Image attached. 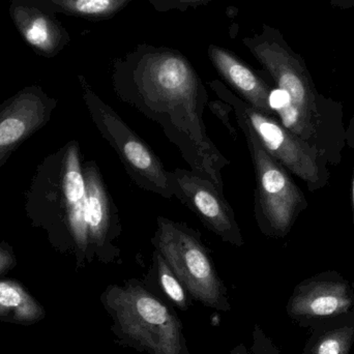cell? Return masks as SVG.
I'll return each mask as SVG.
<instances>
[{
  "label": "cell",
  "mask_w": 354,
  "mask_h": 354,
  "mask_svg": "<svg viewBox=\"0 0 354 354\" xmlns=\"http://www.w3.org/2000/svg\"><path fill=\"white\" fill-rule=\"evenodd\" d=\"M118 100L161 127L191 171L224 195L223 170L230 164L206 132L209 97L203 81L178 50L140 44L112 62Z\"/></svg>",
  "instance_id": "obj_1"
},
{
  "label": "cell",
  "mask_w": 354,
  "mask_h": 354,
  "mask_svg": "<svg viewBox=\"0 0 354 354\" xmlns=\"http://www.w3.org/2000/svg\"><path fill=\"white\" fill-rule=\"evenodd\" d=\"M243 43L276 83L270 103L279 122L317 149L330 165L340 164L347 145L342 108L318 93L305 59L268 24Z\"/></svg>",
  "instance_id": "obj_2"
},
{
  "label": "cell",
  "mask_w": 354,
  "mask_h": 354,
  "mask_svg": "<svg viewBox=\"0 0 354 354\" xmlns=\"http://www.w3.org/2000/svg\"><path fill=\"white\" fill-rule=\"evenodd\" d=\"M101 303L120 344L147 354H189L174 310L140 281L109 285Z\"/></svg>",
  "instance_id": "obj_3"
},
{
  "label": "cell",
  "mask_w": 354,
  "mask_h": 354,
  "mask_svg": "<svg viewBox=\"0 0 354 354\" xmlns=\"http://www.w3.org/2000/svg\"><path fill=\"white\" fill-rule=\"evenodd\" d=\"M151 243L192 299L216 311H230L228 291L198 231L183 223L159 216Z\"/></svg>",
  "instance_id": "obj_4"
},
{
  "label": "cell",
  "mask_w": 354,
  "mask_h": 354,
  "mask_svg": "<svg viewBox=\"0 0 354 354\" xmlns=\"http://www.w3.org/2000/svg\"><path fill=\"white\" fill-rule=\"evenodd\" d=\"M209 86L218 99L232 106L235 118H241L249 126L266 153L301 178L310 192L318 191L328 185L330 162L317 149L287 130L278 118L253 109L222 81H212Z\"/></svg>",
  "instance_id": "obj_5"
},
{
  "label": "cell",
  "mask_w": 354,
  "mask_h": 354,
  "mask_svg": "<svg viewBox=\"0 0 354 354\" xmlns=\"http://www.w3.org/2000/svg\"><path fill=\"white\" fill-rule=\"evenodd\" d=\"M235 118L247 140L255 172L254 214L258 228L266 236L284 239L308 207L307 199L288 170L266 153L243 120Z\"/></svg>",
  "instance_id": "obj_6"
},
{
  "label": "cell",
  "mask_w": 354,
  "mask_h": 354,
  "mask_svg": "<svg viewBox=\"0 0 354 354\" xmlns=\"http://www.w3.org/2000/svg\"><path fill=\"white\" fill-rule=\"evenodd\" d=\"M79 80L93 124L102 137L114 149L135 185L165 199L174 198L169 170L166 169L161 160L124 122L115 110L89 87L84 77H79Z\"/></svg>",
  "instance_id": "obj_7"
},
{
  "label": "cell",
  "mask_w": 354,
  "mask_h": 354,
  "mask_svg": "<svg viewBox=\"0 0 354 354\" xmlns=\"http://www.w3.org/2000/svg\"><path fill=\"white\" fill-rule=\"evenodd\" d=\"M354 311L351 283L336 272H326L299 283L287 304V314L301 326L318 328Z\"/></svg>",
  "instance_id": "obj_8"
},
{
  "label": "cell",
  "mask_w": 354,
  "mask_h": 354,
  "mask_svg": "<svg viewBox=\"0 0 354 354\" xmlns=\"http://www.w3.org/2000/svg\"><path fill=\"white\" fill-rule=\"evenodd\" d=\"M169 174L174 197L195 214L208 230L233 247L245 245L234 210L214 183L181 168Z\"/></svg>",
  "instance_id": "obj_9"
},
{
  "label": "cell",
  "mask_w": 354,
  "mask_h": 354,
  "mask_svg": "<svg viewBox=\"0 0 354 354\" xmlns=\"http://www.w3.org/2000/svg\"><path fill=\"white\" fill-rule=\"evenodd\" d=\"M86 189L87 261L97 258L103 263L120 259V248L115 245L122 234L118 209L95 162L83 167Z\"/></svg>",
  "instance_id": "obj_10"
},
{
  "label": "cell",
  "mask_w": 354,
  "mask_h": 354,
  "mask_svg": "<svg viewBox=\"0 0 354 354\" xmlns=\"http://www.w3.org/2000/svg\"><path fill=\"white\" fill-rule=\"evenodd\" d=\"M8 14L23 41L37 55L55 57L70 44L66 27L39 0H10Z\"/></svg>",
  "instance_id": "obj_11"
},
{
  "label": "cell",
  "mask_w": 354,
  "mask_h": 354,
  "mask_svg": "<svg viewBox=\"0 0 354 354\" xmlns=\"http://www.w3.org/2000/svg\"><path fill=\"white\" fill-rule=\"evenodd\" d=\"M207 54L216 72L234 89L237 97L253 109L278 118L270 103L272 89L258 73L230 50L220 46H208Z\"/></svg>",
  "instance_id": "obj_12"
},
{
  "label": "cell",
  "mask_w": 354,
  "mask_h": 354,
  "mask_svg": "<svg viewBox=\"0 0 354 354\" xmlns=\"http://www.w3.org/2000/svg\"><path fill=\"white\" fill-rule=\"evenodd\" d=\"M62 189L68 207L71 237L76 249L79 266L87 261L86 189L81 167L79 145L70 143L62 164Z\"/></svg>",
  "instance_id": "obj_13"
},
{
  "label": "cell",
  "mask_w": 354,
  "mask_h": 354,
  "mask_svg": "<svg viewBox=\"0 0 354 354\" xmlns=\"http://www.w3.org/2000/svg\"><path fill=\"white\" fill-rule=\"evenodd\" d=\"M8 103L0 112V160L43 122L49 106L37 87L24 89Z\"/></svg>",
  "instance_id": "obj_14"
},
{
  "label": "cell",
  "mask_w": 354,
  "mask_h": 354,
  "mask_svg": "<svg viewBox=\"0 0 354 354\" xmlns=\"http://www.w3.org/2000/svg\"><path fill=\"white\" fill-rule=\"evenodd\" d=\"M43 306L19 283L0 281V322L31 326L45 318Z\"/></svg>",
  "instance_id": "obj_15"
},
{
  "label": "cell",
  "mask_w": 354,
  "mask_h": 354,
  "mask_svg": "<svg viewBox=\"0 0 354 354\" xmlns=\"http://www.w3.org/2000/svg\"><path fill=\"white\" fill-rule=\"evenodd\" d=\"M354 342V311L314 328L304 354H349Z\"/></svg>",
  "instance_id": "obj_16"
},
{
  "label": "cell",
  "mask_w": 354,
  "mask_h": 354,
  "mask_svg": "<svg viewBox=\"0 0 354 354\" xmlns=\"http://www.w3.org/2000/svg\"><path fill=\"white\" fill-rule=\"evenodd\" d=\"M53 14L103 21L120 14L133 0H39Z\"/></svg>",
  "instance_id": "obj_17"
},
{
  "label": "cell",
  "mask_w": 354,
  "mask_h": 354,
  "mask_svg": "<svg viewBox=\"0 0 354 354\" xmlns=\"http://www.w3.org/2000/svg\"><path fill=\"white\" fill-rule=\"evenodd\" d=\"M153 263L157 272L158 283L168 299L181 311H187L191 306V299L187 289L172 272L167 262L159 252H153Z\"/></svg>",
  "instance_id": "obj_18"
},
{
  "label": "cell",
  "mask_w": 354,
  "mask_h": 354,
  "mask_svg": "<svg viewBox=\"0 0 354 354\" xmlns=\"http://www.w3.org/2000/svg\"><path fill=\"white\" fill-rule=\"evenodd\" d=\"M157 12H167L171 10L185 12L189 8L206 6L212 0H147Z\"/></svg>",
  "instance_id": "obj_19"
},
{
  "label": "cell",
  "mask_w": 354,
  "mask_h": 354,
  "mask_svg": "<svg viewBox=\"0 0 354 354\" xmlns=\"http://www.w3.org/2000/svg\"><path fill=\"white\" fill-rule=\"evenodd\" d=\"M207 107L209 108L212 113L222 122L223 126L227 129L230 136L234 140L237 139L236 129L231 122L230 114L233 112V107L230 104L222 101V100H212L208 102Z\"/></svg>",
  "instance_id": "obj_20"
},
{
  "label": "cell",
  "mask_w": 354,
  "mask_h": 354,
  "mask_svg": "<svg viewBox=\"0 0 354 354\" xmlns=\"http://www.w3.org/2000/svg\"><path fill=\"white\" fill-rule=\"evenodd\" d=\"M251 354H281L278 347L272 339L266 334L259 324H255L252 333V345L250 348Z\"/></svg>",
  "instance_id": "obj_21"
},
{
  "label": "cell",
  "mask_w": 354,
  "mask_h": 354,
  "mask_svg": "<svg viewBox=\"0 0 354 354\" xmlns=\"http://www.w3.org/2000/svg\"><path fill=\"white\" fill-rule=\"evenodd\" d=\"M330 6L338 10H349L354 8V0H330Z\"/></svg>",
  "instance_id": "obj_22"
},
{
  "label": "cell",
  "mask_w": 354,
  "mask_h": 354,
  "mask_svg": "<svg viewBox=\"0 0 354 354\" xmlns=\"http://www.w3.org/2000/svg\"><path fill=\"white\" fill-rule=\"evenodd\" d=\"M10 264V258L8 254L0 252V274L4 270H8Z\"/></svg>",
  "instance_id": "obj_23"
},
{
  "label": "cell",
  "mask_w": 354,
  "mask_h": 354,
  "mask_svg": "<svg viewBox=\"0 0 354 354\" xmlns=\"http://www.w3.org/2000/svg\"><path fill=\"white\" fill-rule=\"evenodd\" d=\"M229 354H251L250 353L249 349L247 348L243 343H241V344L236 345V346L233 347L232 351L229 353Z\"/></svg>",
  "instance_id": "obj_24"
},
{
  "label": "cell",
  "mask_w": 354,
  "mask_h": 354,
  "mask_svg": "<svg viewBox=\"0 0 354 354\" xmlns=\"http://www.w3.org/2000/svg\"><path fill=\"white\" fill-rule=\"evenodd\" d=\"M346 139H347V143H348V145H351V147H353V151H354V138H353V135H351V133L348 132V131H346ZM353 212H354V176H353Z\"/></svg>",
  "instance_id": "obj_25"
}]
</instances>
